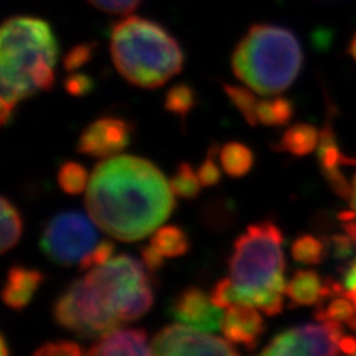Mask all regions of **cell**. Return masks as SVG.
I'll use <instances>...</instances> for the list:
<instances>
[{
  "label": "cell",
  "mask_w": 356,
  "mask_h": 356,
  "mask_svg": "<svg viewBox=\"0 0 356 356\" xmlns=\"http://www.w3.org/2000/svg\"><path fill=\"white\" fill-rule=\"evenodd\" d=\"M322 2H332V0H322Z\"/></svg>",
  "instance_id": "40"
},
{
  "label": "cell",
  "mask_w": 356,
  "mask_h": 356,
  "mask_svg": "<svg viewBox=\"0 0 356 356\" xmlns=\"http://www.w3.org/2000/svg\"><path fill=\"white\" fill-rule=\"evenodd\" d=\"M284 235L272 220L251 225L233 243L229 273L235 305L260 307L267 291L284 293L285 255Z\"/></svg>",
  "instance_id": "5"
},
{
  "label": "cell",
  "mask_w": 356,
  "mask_h": 356,
  "mask_svg": "<svg viewBox=\"0 0 356 356\" xmlns=\"http://www.w3.org/2000/svg\"><path fill=\"white\" fill-rule=\"evenodd\" d=\"M163 257H165V255H162L158 250H156L152 243H149V245H146V247L141 248L143 264L146 266V269L153 276L158 273L162 269V267L165 266Z\"/></svg>",
  "instance_id": "36"
},
{
  "label": "cell",
  "mask_w": 356,
  "mask_h": 356,
  "mask_svg": "<svg viewBox=\"0 0 356 356\" xmlns=\"http://www.w3.org/2000/svg\"><path fill=\"white\" fill-rule=\"evenodd\" d=\"M9 350H8V341L5 339V336L2 334V356H8Z\"/></svg>",
  "instance_id": "39"
},
{
  "label": "cell",
  "mask_w": 356,
  "mask_h": 356,
  "mask_svg": "<svg viewBox=\"0 0 356 356\" xmlns=\"http://www.w3.org/2000/svg\"><path fill=\"white\" fill-rule=\"evenodd\" d=\"M220 330L230 343L254 350L263 337L266 324L254 306L238 303L229 306L222 314Z\"/></svg>",
  "instance_id": "12"
},
{
  "label": "cell",
  "mask_w": 356,
  "mask_h": 356,
  "mask_svg": "<svg viewBox=\"0 0 356 356\" xmlns=\"http://www.w3.org/2000/svg\"><path fill=\"white\" fill-rule=\"evenodd\" d=\"M86 209L108 236L136 242L152 235L175 208L174 192L163 172L137 156H111L89 177Z\"/></svg>",
  "instance_id": "1"
},
{
  "label": "cell",
  "mask_w": 356,
  "mask_h": 356,
  "mask_svg": "<svg viewBox=\"0 0 356 356\" xmlns=\"http://www.w3.org/2000/svg\"><path fill=\"white\" fill-rule=\"evenodd\" d=\"M89 355H152L147 344V332L140 328L111 330L99 337Z\"/></svg>",
  "instance_id": "15"
},
{
  "label": "cell",
  "mask_w": 356,
  "mask_h": 356,
  "mask_svg": "<svg viewBox=\"0 0 356 356\" xmlns=\"http://www.w3.org/2000/svg\"><path fill=\"white\" fill-rule=\"evenodd\" d=\"M2 254H6L9 250L15 248L22 238V230H24V222L19 209L10 202L8 197H2Z\"/></svg>",
  "instance_id": "21"
},
{
  "label": "cell",
  "mask_w": 356,
  "mask_h": 356,
  "mask_svg": "<svg viewBox=\"0 0 356 356\" xmlns=\"http://www.w3.org/2000/svg\"><path fill=\"white\" fill-rule=\"evenodd\" d=\"M92 218L77 211H65L54 216L44 225L40 235V250L58 266L79 264L98 241Z\"/></svg>",
  "instance_id": "7"
},
{
  "label": "cell",
  "mask_w": 356,
  "mask_h": 356,
  "mask_svg": "<svg viewBox=\"0 0 356 356\" xmlns=\"http://www.w3.org/2000/svg\"><path fill=\"white\" fill-rule=\"evenodd\" d=\"M168 315L184 325L211 332L220 328L222 312L204 289L187 286L171 300Z\"/></svg>",
  "instance_id": "11"
},
{
  "label": "cell",
  "mask_w": 356,
  "mask_h": 356,
  "mask_svg": "<svg viewBox=\"0 0 356 356\" xmlns=\"http://www.w3.org/2000/svg\"><path fill=\"white\" fill-rule=\"evenodd\" d=\"M171 188L174 195L183 199H195L200 193V181L197 174L193 171L192 165L181 162L171 178Z\"/></svg>",
  "instance_id": "27"
},
{
  "label": "cell",
  "mask_w": 356,
  "mask_h": 356,
  "mask_svg": "<svg viewBox=\"0 0 356 356\" xmlns=\"http://www.w3.org/2000/svg\"><path fill=\"white\" fill-rule=\"evenodd\" d=\"M205 332L180 324L165 327L150 343L152 355H239L227 339Z\"/></svg>",
  "instance_id": "9"
},
{
  "label": "cell",
  "mask_w": 356,
  "mask_h": 356,
  "mask_svg": "<svg viewBox=\"0 0 356 356\" xmlns=\"http://www.w3.org/2000/svg\"><path fill=\"white\" fill-rule=\"evenodd\" d=\"M88 2L103 13L125 15L136 10L143 0H88Z\"/></svg>",
  "instance_id": "34"
},
{
  "label": "cell",
  "mask_w": 356,
  "mask_h": 356,
  "mask_svg": "<svg viewBox=\"0 0 356 356\" xmlns=\"http://www.w3.org/2000/svg\"><path fill=\"white\" fill-rule=\"evenodd\" d=\"M95 51V43H81L73 47L69 52L65 54V57L63 60V65L64 69L72 73L79 70L81 67H83L86 63H89V60L92 58Z\"/></svg>",
  "instance_id": "31"
},
{
  "label": "cell",
  "mask_w": 356,
  "mask_h": 356,
  "mask_svg": "<svg viewBox=\"0 0 356 356\" xmlns=\"http://www.w3.org/2000/svg\"><path fill=\"white\" fill-rule=\"evenodd\" d=\"M218 146L217 144H213L208 150V156L205 162L199 166L197 170V177L199 181L204 187H214L220 183L221 180V172L220 168L216 163V154H218Z\"/></svg>",
  "instance_id": "30"
},
{
  "label": "cell",
  "mask_w": 356,
  "mask_h": 356,
  "mask_svg": "<svg viewBox=\"0 0 356 356\" xmlns=\"http://www.w3.org/2000/svg\"><path fill=\"white\" fill-rule=\"evenodd\" d=\"M344 336L341 322L319 321L280 332L261 355H337Z\"/></svg>",
  "instance_id": "8"
},
{
  "label": "cell",
  "mask_w": 356,
  "mask_h": 356,
  "mask_svg": "<svg viewBox=\"0 0 356 356\" xmlns=\"http://www.w3.org/2000/svg\"><path fill=\"white\" fill-rule=\"evenodd\" d=\"M154 302L150 282H144L125 288L120 291L116 302V315L122 324L137 321L152 309Z\"/></svg>",
  "instance_id": "16"
},
{
  "label": "cell",
  "mask_w": 356,
  "mask_h": 356,
  "mask_svg": "<svg viewBox=\"0 0 356 356\" xmlns=\"http://www.w3.org/2000/svg\"><path fill=\"white\" fill-rule=\"evenodd\" d=\"M349 54L352 55V58L356 61V33H355V36H353V39L349 44Z\"/></svg>",
  "instance_id": "38"
},
{
  "label": "cell",
  "mask_w": 356,
  "mask_h": 356,
  "mask_svg": "<svg viewBox=\"0 0 356 356\" xmlns=\"http://www.w3.org/2000/svg\"><path fill=\"white\" fill-rule=\"evenodd\" d=\"M57 180L60 188L67 195H81L89 184V177L85 166L74 161L64 162L60 166Z\"/></svg>",
  "instance_id": "23"
},
{
  "label": "cell",
  "mask_w": 356,
  "mask_h": 356,
  "mask_svg": "<svg viewBox=\"0 0 356 356\" xmlns=\"http://www.w3.org/2000/svg\"><path fill=\"white\" fill-rule=\"evenodd\" d=\"M64 89L72 97H85L94 91L95 82L91 76L85 73L72 72L64 79Z\"/></svg>",
  "instance_id": "33"
},
{
  "label": "cell",
  "mask_w": 356,
  "mask_h": 356,
  "mask_svg": "<svg viewBox=\"0 0 356 356\" xmlns=\"http://www.w3.org/2000/svg\"><path fill=\"white\" fill-rule=\"evenodd\" d=\"M303 65V51L291 30L255 24L236 44L232 69L261 95H277L294 83Z\"/></svg>",
  "instance_id": "4"
},
{
  "label": "cell",
  "mask_w": 356,
  "mask_h": 356,
  "mask_svg": "<svg viewBox=\"0 0 356 356\" xmlns=\"http://www.w3.org/2000/svg\"><path fill=\"white\" fill-rule=\"evenodd\" d=\"M293 259L302 264H319L327 255V247L312 235H300L291 245Z\"/></svg>",
  "instance_id": "25"
},
{
  "label": "cell",
  "mask_w": 356,
  "mask_h": 356,
  "mask_svg": "<svg viewBox=\"0 0 356 356\" xmlns=\"http://www.w3.org/2000/svg\"><path fill=\"white\" fill-rule=\"evenodd\" d=\"M257 120L266 127H282L294 116V104L289 98L275 97L257 104Z\"/></svg>",
  "instance_id": "20"
},
{
  "label": "cell",
  "mask_w": 356,
  "mask_h": 356,
  "mask_svg": "<svg viewBox=\"0 0 356 356\" xmlns=\"http://www.w3.org/2000/svg\"><path fill=\"white\" fill-rule=\"evenodd\" d=\"M211 302L220 309H227L229 306L235 305L233 302V282L230 277H222L211 291Z\"/></svg>",
  "instance_id": "35"
},
{
  "label": "cell",
  "mask_w": 356,
  "mask_h": 356,
  "mask_svg": "<svg viewBox=\"0 0 356 356\" xmlns=\"http://www.w3.org/2000/svg\"><path fill=\"white\" fill-rule=\"evenodd\" d=\"M111 58L125 79L140 88H159L178 74L184 52L168 31L152 19L132 15L111 30Z\"/></svg>",
  "instance_id": "2"
},
{
  "label": "cell",
  "mask_w": 356,
  "mask_h": 356,
  "mask_svg": "<svg viewBox=\"0 0 356 356\" xmlns=\"http://www.w3.org/2000/svg\"><path fill=\"white\" fill-rule=\"evenodd\" d=\"M252 150L238 141H230L220 149V163L232 178H241L247 175L254 166Z\"/></svg>",
  "instance_id": "18"
},
{
  "label": "cell",
  "mask_w": 356,
  "mask_h": 356,
  "mask_svg": "<svg viewBox=\"0 0 356 356\" xmlns=\"http://www.w3.org/2000/svg\"><path fill=\"white\" fill-rule=\"evenodd\" d=\"M197 103V94L195 88L188 83H177L170 88L165 97V110L170 113L180 116L181 122L187 119V115L195 108Z\"/></svg>",
  "instance_id": "22"
},
{
  "label": "cell",
  "mask_w": 356,
  "mask_h": 356,
  "mask_svg": "<svg viewBox=\"0 0 356 356\" xmlns=\"http://www.w3.org/2000/svg\"><path fill=\"white\" fill-rule=\"evenodd\" d=\"M110 297L106 289L81 277L55 300L54 321L81 339H99L122 324Z\"/></svg>",
  "instance_id": "6"
},
{
  "label": "cell",
  "mask_w": 356,
  "mask_h": 356,
  "mask_svg": "<svg viewBox=\"0 0 356 356\" xmlns=\"http://www.w3.org/2000/svg\"><path fill=\"white\" fill-rule=\"evenodd\" d=\"M85 350L81 344L72 340H54L43 343L40 348H38L33 355L35 356H79Z\"/></svg>",
  "instance_id": "29"
},
{
  "label": "cell",
  "mask_w": 356,
  "mask_h": 356,
  "mask_svg": "<svg viewBox=\"0 0 356 356\" xmlns=\"http://www.w3.org/2000/svg\"><path fill=\"white\" fill-rule=\"evenodd\" d=\"M222 89H225L230 103L238 108V111L243 116V119L247 120V124H250L251 127L257 125L259 120H257V113H255L259 104L257 97H255L250 89L236 86V85L222 83Z\"/></svg>",
  "instance_id": "26"
},
{
  "label": "cell",
  "mask_w": 356,
  "mask_h": 356,
  "mask_svg": "<svg viewBox=\"0 0 356 356\" xmlns=\"http://www.w3.org/2000/svg\"><path fill=\"white\" fill-rule=\"evenodd\" d=\"M235 205L226 199L209 200L202 211V218L211 230H225L235 221Z\"/></svg>",
  "instance_id": "24"
},
{
  "label": "cell",
  "mask_w": 356,
  "mask_h": 356,
  "mask_svg": "<svg viewBox=\"0 0 356 356\" xmlns=\"http://www.w3.org/2000/svg\"><path fill=\"white\" fill-rule=\"evenodd\" d=\"M44 281L43 272L24 266H10L2 291L3 303L13 310L24 309Z\"/></svg>",
  "instance_id": "14"
},
{
  "label": "cell",
  "mask_w": 356,
  "mask_h": 356,
  "mask_svg": "<svg viewBox=\"0 0 356 356\" xmlns=\"http://www.w3.org/2000/svg\"><path fill=\"white\" fill-rule=\"evenodd\" d=\"M115 248H116L115 243L111 241L106 239V241L98 242L95 247L82 259V261L79 263V267L82 270H86V269H94L97 266L107 263L111 259V255H113Z\"/></svg>",
  "instance_id": "32"
},
{
  "label": "cell",
  "mask_w": 356,
  "mask_h": 356,
  "mask_svg": "<svg viewBox=\"0 0 356 356\" xmlns=\"http://www.w3.org/2000/svg\"><path fill=\"white\" fill-rule=\"evenodd\" d=\"M150 243L165 257H181L191 250L187 233L178 226L159 227L154 232Z\"/></svg>",
  "instance_id": "19"
},
{
  "label": "cell",
  "mask_w": 356,
  "mask_h": 356,
  "mask_svg": "<svg viewBox=\"0 0 356 356\" xmlns=\"http://www.w3.org/2000/svg\"><path fill=\"white\" fill-rule=\"evenodd\" d=\"M321 132L312 125L298 124L288 128L280 140V150L294 156H306L319 144Z\"/></svg>",
  "instance_id": "17"
},
{
  "label": "cell",
  "mask_w": 356,
  "mask_h": 356,
  "mask_svg": "<svg viewBox=\"0 0 356 356\" xmlns=\"http://www.w3.org/2000/svg\"><path fill=\"white\" fill-rule=\"evenodd\" d=\"M350 200V214L348 216H341L343 220H355L356 221V174L353 175L352 181H350V193H349V197Z\"/></svg>",
  "instance_id": "37"
},
{
  "label": "cell",
  "mask_w": 356,
  "mask_h": 356,
  "mask_svg": "<svg viewBox=\"0 0 356 356\" xmlns=\"http://www.w3.org/2000/svg\"><path fill=\"white\" fill-rule=\"evenodd\" d=\"M285 294L293 306H314L343 294V286L331 280H324L315 270H297L286 282Z\"/></svg>",
  "instance_id": "13"
},
{
  "label": "cell",
  "mask_w": 356,
  "mask_h": 356,
  "mask_svg": "<svg viewBox=\"0 0 356 356\" xmlns=\"http://www.w3.org/2000/svg\"><path fill=\"white\" fill-rule=\"evenodd\" d=\"M344 232L352 238L355 243V250H356V221L355 220H344ZM343 294L346 296L353 306L356 307V255L344 267V275H343ZM355 332H356V316L348 324Z\"/></svg>",
  "instance_id": "28"
},
{
  "label": "cell",
  "mask_w": 356,
  "mask_h": 356,
  "mask_svg": "<svg viewBox=\"0 0 356 356\" xmlns=\"http://www.w3.org/2000/svg\"><path fill=\"white\" fill-rule=\"evenodd\" d=\"M132 137L128 120L104 116L89 124L77 140V152L91 158H111L125 150Z\"/></svg>",
  "instance_id": "10"
},
{
  "label": "cell",
  "mask_w": 356,
  "mask_h": 356,
  "mask_svg": "<svg viewBox=\"0 0 356 356\" xmlns=\"http://www.w3.org/2000/svg\"><path fill=\"white\" fill-rule=\"evenodd\" d=\"M58 42L48 21L36 17H13L0 35L2 107L0 124L6 127L17 104L36 94L31 73L42 63L57 64Z\"/></svg>",
  "instance_id": "3"
}]
</instances>
